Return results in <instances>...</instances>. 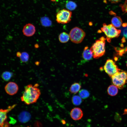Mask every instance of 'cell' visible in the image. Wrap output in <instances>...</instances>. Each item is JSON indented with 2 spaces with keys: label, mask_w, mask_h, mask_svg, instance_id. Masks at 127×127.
Returning <instances> with one entry per match:
<instances>
[{
  "label": "cell",
  "mask_w": 127,
  "mask_h": 127,
  "mask_svg": "<svg viewBox=\"0 0 127 127\" xmlns=\"http://www.w3.org/2000/svg\"><path fill=\"white\" fill-rule=\"evenodd\" d=\"M38 83L34 85L29 84L25 86L24 91L21 97V100L25 104L29 105L36 102L40 95Z\"/></svg>",
  "instance_id": "1"
},
{
  "label": "cell",
  "mask_w": 127,
  "mask_h": 127,
  "mask_svg": "<svg viewBox=\"0 0 127 127\" xmlns=\"http://www.w3.org/2000/svg\"><path fill=\"white\" fill-rule=\"evenodd\" d=\"M106 39L103 37L96 40L90 49L92 51L93 57L97 59L103 56L105 54Z\"/></svg>",
  "instance_id": "2"
},
{
  "label": "cell",
  "mask_w": 127,
  "mask_h": 127,
  "mask_svg": "<svg viewBox=\"0 0 127 127\" xmlns=\"http://www.w3.org/2000/svg\"><path fill=\"white\" fill-rule=\"evenodd\" d=\"M101 29L106 36L107 40L108 42L110 41L111 39L118 37L121 33L120 29H117L112 24L107 25L103 23Z\"/></svg>",
  "instance_id": "3"
},
{
  "label": "cell",
  "mask_w": 127,
  "mask_h": 127,
  "mask_svg": "<svg viewBox=\"0 0 127 127\" xmlns=\"http://www.w3.org/2000/svg\"><path fill=\"white\" fill-rule=\"evenodd\" d=\"M69 35L70 39L72 42L79 44L82 42L85 36L86 33L82 29L75 27L71 30Z\"/></svg>",
  "instance_id": "4"
},
{
  "label": "cell",
  "mask_w": 127,
  "mask_h": 127,
  "mask_svg": "<svg viewBox=\"0 0 127 127\" xmlns=\"http://www.w3.org/2000/svg\"><path fill=\"white\" fill-rule=\"evenodd\" d=\"M113 84L119 89L123 88L127 79V73L119 71L111 77Z\"/></svg>",
  "instance_id": "5"
},
{
  "label": "cell",
  "mask_w": 127,
  "mask_h": 127,
  "mask_svg": "<svg viewBox=\"0 0 127 127\" xmlns=\"http://www.w3.org/2000/svg\"><path fill=\"white\" fill-rule=\"evenodd\" d=\"M72 12L70 10L63 9L59 11L56 15V20L60 24H66L71 20Z\"/></svg>",
  "instance_id": "6"
},
{
  "label": "cell",
  "mask_w": 127,
  "mask_h": 127,
  "mask_svg": "<svg viewBox=\"0 0 127 127\" xmlns=\"http://www.w3.org/2000/svg\"><path fill=\"white\" fill-rule=\"evenodd\" d=\"M104 69L106 72L111 77L120 70L113 60L110 59L107 60Z\"/></svg>",
  "instance_id": "7"
},
{
  "label": "cell",
  "mask_w": 127,
  "mask_h": 127,
  "mask_svg": "<svg viewBox=\"0 0 127 127\" xmlns=\"http://www.w3.org/2000/svg\"><path fill=\"white\" fill-rule=\"evenodd\" d=\"M14 104L9 106L6 109H0V127H9L10 124L7 121V114L16 106Z\"/></svg>",
  "instance_id": "8"
},
{
  "label": "cell",
  "mask_w": 127,
  "mask_h": 127,
  "mask_svg": "<svg viewBox=\"0 0 127 127\" xmlns=\"http://www.w3.org/2000/svg\"><path fill=\"white\" fill-rule=\"evenodd\" d=\"M4 89L8 94L13 95L17 92L19 89L17 84L13 82H10L5 85Z\"/></svg>",
  "instance_id": "9"
},
{
  "label": "cell",
  "mask_w": 127,
  "mask_h": 127,
  "mask_svg": "<svg viewBox=\"0 0 127 127\" xmlns=\"http://www.w3.org/2000/svg\"><path fill=\"white\" fill-rule=\"evenodd\" d=\"M22 31L25 36L28 37L32 36L35 32V28L32 24L28 23L24 26Z\"/></svg>",
  "instance_id": "10"
},
{
  "label": "cell",
  "mask_w": 127,
  "mask_h": 127,
  "mask_svg": "<svg viewBox=\"0 0 127 127\" xmlns=\"http://www.w3.org/2000/svg\"><path fill=\"white\" fill-rule=\"evenodd\" d=\"M70 115L73 119L77 120L80 119L82 118L83 116V113L80 108L75 107L71 110Z\"/></svg>",
  "instance_id": "11"
},
{
  "label": "cell",
  "mask_w": 127,
  "mask_h": 127,
  "mask_svg": "<svg viewBox=\"0 0 127 127\" xmlns=\"http://www.w3.org/2000/svg\"><path fill=\"white\" fill-rule=\"evenodd\" d=\"M30 114L26 111L21 112L19 115L18 118L19 121L22 123H25L28 122L31 118Z\"/></svg>",
  "instance_id": "12"
},
{
  "label": "cell",
  "mask_w": 127,
  "mask_h": 127,
  "mask_svg": "<svg viewBox=\"0 0 127 127\" xmlns=\"http://www.w3.org/2000/svg\"><path fill=\"white\" fill-rule=\"evenodd\" d=\"M82 57L86 60H90L93 57L92 52L90 49L88 48V46L84 48L82 53Z\"/></svg>",
  "instance_id": "13"
},
{
  "label": "cell",
  "mask_w": 127,
  "mask_h": 127,
  "mask_svg": "<svg viewBox=\"0 0 127 127\" xmlns=\"http://www.w3.org/2000/svg\"><path fill=\"white\" fill-rule=\"evenodd\" d=\"M111 24L115 27H120L122 24V21L120 17L116 16L113 17L111 20Z\"/></svg>",
  "instance_id": "14"
},
{
  "label": "cell",
  "mask_w": 127,
  "mask_h": 127,
  "mask_svg": "<svg viewBox=\"0 0 127 127\" xmlns=\"http://www.w3.org/2000/svg\"><path fill=\"white\" fill-rule=\"evenodd\" d=\"M81 87V86L80 83H75L71 85L69 91L71 93L75 94L79 91Z\"/></svg>",
  "instance_id": "15"
},
{
  "label": "cell",
  "mask_w": 127,
  "mask_h": 127,
  "mask_svg": "<svg viewBox=\"0 0 127 127\" xmlns=\"http://www.w3.org/2000/svg\"><path fill=\"white\" fill-rule=\"evenodd\" d=\"M108 94L111 96H115L116 95L118 92V87L114 85L110 86L107 89Z\"/></svg>",
  "instance_id": "16"
},
{
  "label": "cell",
  "mask_w": 127,
  "mask_h": 127,
  "mask_svg": "<svg viewBox=\"0 0 127 127\" xmlns=\"http://www.w3.org/2000/svg\"><path fill=\"white\" fill-rule=\"evenodd\" d=\"M69 35L65 32L61 33L59 36V39L60 42L65 43L67 42L69 40Z\"/></svg>",
  "instance_id": "17"
},
{
  "label": "cell",
  "mask_w": 127,
  "mask_h": 127,
  "mask_svg": "<svg viewBox=\"0 0 127 127\" xmlns=\"http://www.w3.org/2000/svg\"><path fill=\"white\" fill-rule=\"evenodd\" d=\"M13 75V73L8 71H5L2 74L1 77L3 79L4 81H7L11 78Z\"/></svg>",
  "instance_id": "18"
},
{
  "label": "cell",
  "mask_w": 127,
  "mask_h": 127,
  "mask_svg": "<svg viewBox=\"0 0 127 127\" xmlns=\"http://www.w3.org/2000/svg\"><path fill=\"white\" fill-rule=\"evenodd\" d=\"M73 104L76 106L79 105L81 103L82 100L81 98L79 96L75 95L73 96L72 99Z\"/></svg>",
  "instance_id": "19"
},
{
  "label": "cell",
  "mask_w": 127,
  "mask_h": 127,
  "mask_svg": "<svg viewBox=\"0 0 127 127\" xmlns=\"http://www.w3.org/2000/svg\"><path fill=\"white\" fill-rule=\"evenodd\" d=\"M41 22L42 26L44 27H48L52 24V22L46 17H42L41 19Z\"/></svg>",
  "instance_id": "20"
},
{
  "label": "cell",
  "mask_w": 127,
  "mask_h": 127,
  "mask_svg": "<svg viewBox=\"0 0 127 127\" xmlns=\"http://www.w3.org/2000/svg\"><path fill=\"white\" fill-rule=\"evenodd\" d=\"M79 95L81 98L85 99L89 97L90 93L87 90L82 89L79 91Z\"/></svg>",
  "instance_id": "21"
},
{
  "label": "cell",
  "mask_w": 127,
  "mask_h": 127,
  "mask_svg": "<svg viewBox=\"0 0 127 127\" xmlns=\"http://www.w3.org/2000/svg\"><path fill=\"white\" fill-rule=\"evenodd\" d=\"M77 6V5L75 2L71 1L68 2L66 5V8L69 10H74L76 8Z\"/></svg>",
  "instance_id": "22"
},
{
  "label": "cell",
  "mask_w": 127,
  "mask_h": 127,
  "mask_svg": "<svg viewBox=\"0 0 127 127\" xmlns=\"http://www.w3.org/2000/svg\"><path fill=\"white\" fill-rule=\"evenodd\" d=\"M120 28L122 35L127 39V23H124Z\"/></svg>",
  "instance_id": "23"
},
{
  "label": "cell",
  "mask_w": 127,
  "mask_h": 127,
  "mask_svg": "<svg viewBox=\"0 0 127 127\" xmlns=\"http://www.w3.org/2000/svg\"><path fill=\"white\" fill-rule=\"evenodd\" d=\"M29 56L28 54L26 52H24L21 53L20 57L21 60L23 62H26L28 60Z\"/></svg>",
  "instance_id": "24"
},
{
  "label": "cell",
  "mask_w": 127,
  "mask_h": 127,
  "mask_svg": "<svg viewBox=\"0 0 127 127\" xmlns=\"http://www.w3.org/2000/svg\"><path fill=\"white\" fill-rule=\"evenodd\" d=\"M121 0H109L111 3H116L119 2Z\"/></svg>",
  "instance_id": "25"
},
{
  "label": "cell",
  "mask_w": 127,
  "mask_h": 127,
  "mask_svg": "<svg viewBox=\"0 0 127 127\" xmlns=\"http://www.w3.org/2000/svg\"><path fill=\"white\" fill-rule=\"evenodd\" d=\"M21 55V53L19 52H17L16 54V56L17 57H20Z\"/></svg>",
  "instance_id": "26"
},
{
  "label": "cell",
  "mask_w": 127,
  "mask_h": 127,
  "mask_svg": "<svg viewBox=\"0 0 127 127\" xmlns=\"http://www.w3.org/2000/svg\"><path fill=\"white\" fill-rule=\"evenodd\" d=\"M62 122L63 124H64L65 123V121L64 120H62Z\"/></svg>",
  "instance_id": "27"
},
{
  "label": "cell",
  "mask_w": 127,
  "mask_h": 127,
  "mask_svg": "<svg viewBox=\"0 0 127 127\" xmlns=\"http://www.w3.org/2000/svg\"><path fill=\"white\" fill-rule=\"evenodd\" d=\"M13 127H21L19 126H15Z\"/></svg>",
  "instance_id": "28"
},
{
  "label": "cell",
  "mask_w": 127,
  "mask_h": 127,
  "mask_svg": "<svg viewBox=\"0 0 127 127\" xmlns=\"http://www.w3.org/2000/svg\"><path fill=\"white\" fill-rule=\"evenodd\" d=\"M51 0L52 1H55V0Z\"/></svg>",
  "instance_id": "29"
},
{
  "label": "cell",
  "mask_w": 127,
  "mask_h": 127,
  "mask_svg": "<svg viewBox=\"0 0 127 127\" xmlns=\"http://www.w3.org/2000/svg\"><path fill=\"white\" fill-rule=\"evenodd\" d=\"M126 65H127V64H126Z\"/></svg>",
  "instance_id": "30"
}]
</instances>
